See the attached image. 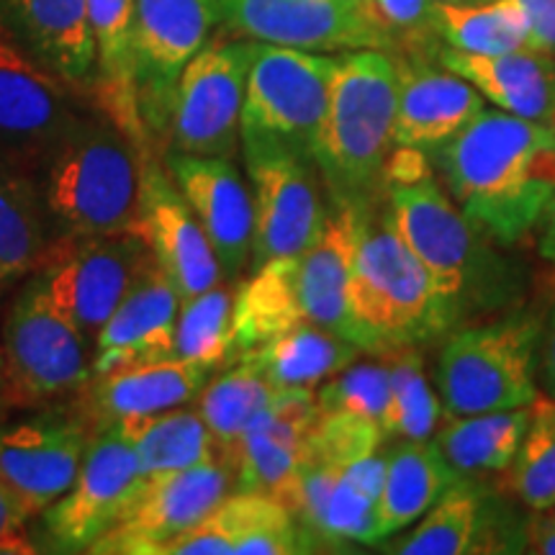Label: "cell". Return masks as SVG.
I'll list each match as a JSON object with an SVG mask.
<instances>
[{
	"label": "cell",
	"instance_id": "16",
	"mask_svg": "<svg viewBox=\"0 0 555 555\" xmlns=\"http://www.w3.org/2000/svg\"><path fill=\"white\" fill-rule=\"evenodd\" d=\"M232 37L304 52H391V41L371 9L347 0H221Z\"/></svg>",
	"mask_w": 555,
	"mask_h": 555
},
{
	"label": "cell",
	"instance_id": "22",
	"mask_svg": "<svg viewBox=\"0 0 555 555\" xmlns=\"http://www.w3.org/2000/svg\"><path fill=\"white\" fill-rule=\"evenodd\" d=\"M178 309L180 294L150 255L127 296L93 339L90 378L144 360L176 358L172 335Z\"/></svg>",
	"mask_w": 555,
	"mask_h": 555
},
{
	"label": "cell",
	"instance_id": "46",
	"mask_svg": "<svg viewBox=\"0 0 555 555\" xmlns=\"http://www.w3.org/2000/svg\"><path fill=\"white\" fill-rule=\"evenodd\" d=\"M525 545L530 553L555 555V519L538 517L525 525Z\"/></svg>",
	"mask_w": 555,
	"mask_h": 555
},
{
	"label": "cell",
	"instance_id": "17",
	"mask_svg": "<svg viewBox=\"0 0 555 555\" xmlns=\"http://www.w3.org/2000/svg\"><path fill=\"white\" fill-rule=\"evenodd\" d=\"M90 435L86 422L62 412L0 425V481L31 517L41 515L73 486Z\"/></svg>",
	"mask_w": 555,
	"mask_h": 555
},
{
	"label": "cell",
	"instance_id": "5",
	"mask_svg": "<svg viewBox=\"0 0 555 555\" xmlns=\"http://www.w3.org/2000/svg\"><path fill=\"white\" fill-rule=\"evenodd\" d=\"M352 343L386 358L409 345L446 335L425 266L386 217L367 219L350 275Z\"/></svg>",
	"mask_w": 555,
	"mask_h": 555
},
{
	"label": "cell",
	"instance_id": "23",
	"mask_svg": "<svg viewBox=\"0 0 555 555\" xmlns=\"http://www.w3.org/2000/svg\"><path fill=\"white\" fill-rule=\"evenodd\" d=\"M0 26L75 90H95L88 0H0Z\"/></svg>",
	"mask_w": 555,
	"mask_h": 555
},
{
	"label": "cell",
	"instance_id": "38",
	"mask_svg": "<svg viewBox=\"0 0 555 555\" xmlns=\"http://www.w3.org/2000/svg\"><path fill=\"white\" fill-rule=\"evenodd\" d=\"M234 294L217 283L204 294L180 301L172 356L219 367L232 358Z\"/></svg>",
	"mask_w": 555,
	"mask_h": 555
},
{
	"label": "cell",
	"instance_id": "15",
	"mask_svg": "<svg viewBox=\"0 0 555 555\" xmlns=\"http://www.w3.org/2000/svg\"><path fill=\"white\" fill-rule=\"evenodd\" d=\"M147 258V242L137 232L60 237L41 260V278L52 301L93 343Z\"/></svg>",
	"mask_w": 555,
	"mask_h": 555
},
{
	"label": "cell",
	"instance_id": "24",
	"mask_svg": "<svg viewBox=\"0 0 555 555\" xmlns=\"http://www.w3.org/2000/svg\"><path fill=\"white\" fill-rule=\"evenodd\" d=\"M397 57V54H393ZM399 99L393 142L397 147L433 152L486 111V99L466 78L433 62L397 57Z\"/></svg>",
	"mask_w": 555,
	"mask_h": 555
},
{
	"label": "cell",
	"instance_id": "35",
	"mask_svg": "<svg viewBox=\"0 0 555 555\" xmlns=\"http://www.w3.org/2000/svg\"><path fill=\"white\" fill-rule=\"evenodd\" d=\"M499 489L530 512L555 506V399L540 397L530 404V422L512 466L502 470Z\"/></svg>",
	"mask_w": 555,
	"mask_h": 555
},
{
	"label": "cell",
	"instance_id": "26",
	"mask_svg": "<svg viewBox=\"0 0 555 555\" xmlns=\"http://www.w3.org/2000/svg\"><path fill=\"white\" fill-rule=\"evenodd\" d=\"M437 60L506 114L555 121V57L551 54L527 47L502 54H466L442 47Z\"/></svg>",
	"mask_w": 555,
	"mask_h": 555
},
{
	"label": "cell",
	"instance_id": "29",
	"mask_svg": "<svg viewBox=\"0 0 555 555\" xmlns=\"http://www.w3.org/2000/svg\"><path fill=\"white\" fill-rule=\"evenodd\" d=\"M363 356L358 345L319 324H296L237 360L253 365L275 388H314Z\"/></svg>",
	"mask_w": 555,
	"mask_h": 555
},
{
	"label": "cell",
	"instance_id": "10",
	"mask_svg": "<svg viewBox=\"0 0 555 555\" xmlns=\"http://www.w3.org/2000/svg\"><path fill=\"white\" fill-rule=\"evenodd\" d=\"M253 39L219 31L180 75L172 101L170 152L234 159L242 150V106Z\"/></svg>",
	"mask_w": 555,
	"mask_h": 555
},
{
	"label": "cell",
	"instance_id": "31",
	"mask_svg": "<svg viewBox=\"0 0 555 555\" xmlns=\"http://www.w3.org/2000/svg\"><path fill=\"white\" fill-rule=\"evenodd\" d=\"M44 198L29 172L0 159V286L41 266L52 245Z\"/></svg>",
	"mask_w": 555,
	"mask_h": 555
},
{
	"label": "cell",
	"instance_id": "14",
	"mask_svg": "<svg viewBox=\"0 0 555 555\" xmlns=\"http://www.w3.org/2000/svg\"><path fill=\"white\" fill-rule=\"evenodd\" d=\"M232 486L234 470L221 455L191 468L144 476L121 517L88 553L157 555L172 538L204 522Z\"/></svg>",
	"mask_w": 555,
	"mask_h": 555
},
{
	"label": "cell",
	"instance_id": "30",
	"mask_svg": "<svg viewBox=\"0 0 555 555\" xmlns=\"http://www.w3.org/2000/svg\"><path fill=\"white\" fill-rule=\"evenodd\" d=\"M530 422V406L455 416L435 433L437 448L461 476L502 474L512 466Z\"/></svg>",
	"mask_w": 555,
	"mask_h": 555
},
{
	"label": "cell",
	"instance_id": "52",
	"mask_svg": "<svg viewBox=\"0 0 555 555\" xmlns=\"http://www.w3.org/2000/svg\"><path fill=\"white\" fill-rule=\"evenodd\" d=\"M553 124H555V121H553Z\"/></svg>",
	"mask_w": 555,
	"mask_h": 555
},
{
	"label": "cell",
	"instance_id": "49",
	"mask_svg": "<svg viewBox=\"0 0 555 555\" xmlns=\"http://www.w3.org/2000/svg\"><path fill=\"white\" fill-rule=\"evenodd\" d=\"M437 3H453V5H474V3H489V0H437Z\"/></svg>",
	"mask_w": 555,
	"mask_h": 555
},
{
	"label": "cell",
	"instance_id": "6",
	"mask_svg": "<svg viewBox=\"0 0 555 555\" xmlns=\"http://www.w3.org/2000/svg\"><path fill=\"white\" fill-rule=\"evenodd\" d=\"M543 322L530 311L448 332L437 352V391L446 420L530 406Z\"/></svg>",
	"mask_w": 555,
	"mask_h": 555
},
{
	"label": "cell",
	"instance_id": "44",
	"mask_svg": "<svg viewBox=\"0 0 555 555\" xmlns=\"http://www.w3.org/2000/svg\"><path fill=\"white\" fill-rule=\"evenodd\" d=\"M343 476L352 489H358L360 494H365L367 499H373V502H378L380 489H384V478H386V455L373 453L367 457H360V461L343 468Z\"/></svg>",
	"mask_w": 555,
	"mask_h": 555
},
{
	"label": "cell",
	"instance_id": "20",
	"mask_svg": "<svg viewBox=\"0 0 555 555\" xmlns=\"http://www.w3.org/2000/svg\"><path fill=\"white\" fill-rule=\"evenodd\" d=\"M319 414L311 388H278L232 450L234 489L281 499L309 453V429Z\"/></svg>",
	"mask_w": 555,
	"mask_h": 555
},
{
	"label": "cell",
	"instance_id": "37",
	"mask_svg": "<svg viewBox=\"0 0 555 555\" xmlns=\"http://www.w3.org/2000/svg\"><path fill=\"white\" fill-rule=\"evenodd\" d=\"M442 44L466 54H502L525 47V18L515 0L453 5L435 0Z\"/></svg>",
	"mask_w": 555,
	"mask_h": 555
},
{
	"label": "cell",
	"instance_id": "28",
	"mask_svg": "<svg viewBox=\"0 0 555 555\" xmlns=\"http://www.w3.org/2000/svg\"><path fill=\"white\" fill-rule=\"evenodd\" d=\"M88 21L95 47V93L103 114L147 144L134 99V69H131V26L134 0H88Z\"/></svg>",
	"mask_w": 555,
	"mask_h": 555
},
{
	"label": "cell",
	"instance_id": "3",
	"mask_svg": "<svg viewBox=\"0 0 555 555\" xmlns=\"http://www.w3.org/2000/svg\"><path fill=\"white\" fill-rule=\"evenodd\" d=\"M397 99L399 67L391 52L335 54L327 114L311 150L330 204L373 211L386 198V165L397 147Z\"/></svg>",
	"mask_w": 555,
	"mask_h": 555
},
{
	"label": "cell",
	"instance_id": "19",
	"mask_svg": "<svg viewBox=\"0 0 555 555\" xmlns=\"http://www.w3.org/2000/svg\"><path fill=\"white\" fill-rule=\"evenodd\" d=\"M165 168L204 227L224 278H240L253 255V191L234 159L170 152Z\"/></svg>",
	"mask_w": 555,
	"mask_h": 555
},
{
	"label": "cell",
	"instance_id": "50",
	"mask_svg": "<svg viewBox=\"0 0 555 555\" xmlns=\"http://www.w3.org/2000/svg\"><path fill=\"white\" fill-rule=\"evenodd\" d=\"M347 3L363 5V9H371V11H373V0H347ZM373 13H376V11H373Z\"/></svg>",
	"mask_w": 555,
	"mask_h": 555
},
{
	"label": "cell",
	"instance_id": "2",
	"mask_svg": "<svg viewBox=\"0 0 555 555\" xmlns=\"http://www.w3.org/2000/svg\"><path fill=\"white\" fill-rule=\"evenodd\" d=\"M384 201L388 224L433 281L446 335L470 319L515 307L525 286L522 270L457 208L433 168L420 178L388 183Z\"/></svg>",
	"mask_w": 555,
	"mask_h": 555
},
{
	"label": "cell",
	"instance_id": "43",
	"mask_svg": "<svg viewBox=\"0 0 555 555\" xmlns=\"http://www.w3.org/2000/svg\"><path fill=\"white\" fill-rule=\"evenodd\" d=\"M525 18V47L555 57V0H515Z\"/></svg>",
	"mask_w": 555,
	"mask_h": 555
},
{
	"label": "cell",
	"instance_id": "25",
	"mask_svg": "<svg viewBox=\"0 0 555 555\" xmlns=\"http://www.w3.org/2000/svg\"><path fill=\"white\" fill-rule=\"evenodd\" d=\"M217 367L183 358L131 363L86 380V412L95 425L168 412L198 399Z\"/></svg>",
	"mask_w": 555,
	"mask_h": 555
},
{
	"label": "cell",
	"instance_id": "13",
	"mask_svg": "<svg viewBox=\"0 0 555 555\" xmlns=\"http://www.w3.org/2000/svg\"><path fill=\"white\" fill-rule=\"evenodd\" d=\"M142 466L124 422L95 427L69 489L44 509V538L52 551L88 553L114 527L142 483Z\"/></svg>",
	"mask_w": 555,
	"mask_h": 555
},
{
	"label": "cell",
	"instance_id": "47",
	"mask_svg": "<svg viewBox=\"0 0 555 555\" xmlns=\"http://www.w3.org/2000/svg\"><path fill=\"white\" fill-rule=\"evenodd\" d=\"M540 258H543L545 262H551V266H555V196L551 204H547L543 219H540Z\"/></svg>",
	"mask_w": 555,
	"mask_h": 555
},
{
	"label": "cell",
	"instance_id": "12",
	"mask_svg": "<svg viewBox=\"0 0 555 555\" xmlns=\"http://www.w3.org/2000/svg\"><path fill=\"white\" fill-rule=\"evenodd\" d=\"M65 80L41 67L0 26V159L31 172L78 127L86 111Z\"/></svg>",
	"mask_w": 555,
	"mask_h": 555
},
{
	"label": "cell",
	"instance_id": "18",
	"mask_svg": "<svg viewBox=\"0 0 555 555\" xmlns=\"http://www.w3.org/2000/svg\"><path fill=\"white\" fill-rule=\"evenodd\" d=\"M139 234L150 255L170 278L180 301L193 298L221 283V266L204 227L193 214L168 168L147 159L142 176Z\"/></svg>",
	"mask_w": 555,
	"mask_h": 555
},
{
	"label": "cell",
	"instance_id": "1",
	"mask_svg": "<svg viewBox=\"0 0 555 555\" xmlns=\"http://www.w3.org/2000/svg\"><path fill=\"white\" fill-rule=\"evenodd\" d=\"M427 157L457 208L504 249L535 232L555 196V124L486 108Z\"/></svg>",
	"mask_w": 555,
	"mask_h": 555
},
{
	"label": "cell",
	"instance_id": "8",
	"mask_svg": "<svg viewBox=\"0 0 555 555\" xmlns=\"http://www.w3.org/2000/svg\"><path fill=\"white\" fill-rule=\"evenodd\" d=\"M242 152L255 211L249 266L301 255L322 237L330 217L314 157L260 137H242Z\"/></svg>",
	"mask_w": 555,
	"mask_h": 555
},
{
	"label": "cell",
	"instance_id": "9",
	"mask_svg": "<svg viewBox=\"0 0 555 555\" xmlns=\"http://www.w3.org/2000/svg\"><path fill=\"white\" fill-rule=\"evenodd\" d=\"M221 0H134L131 69L147 139L168 137L183 69L221 31Z\"/></svg>",
	"mask_w": 555,
	"mask_h": 555
},
{
	"label": "cell",
	"instance_id": "41",
	"mask_svg": "<svg viewBox=\"0 0 555 555\" xmlns=\"http://www.w3.org/2000/svg\"><path fill=\"white\" fill-rule=\"evenodd\" d=\"M373 11L391 41V54L420 62L440 54L435 0H373Z\"/></svg>",
	"mask_w": 555,
	"mask_h": 555
},
{
	"label": "cell",
	"instance_id": "4",
	"mask_svg": "<svg viewBox=\"0 0 555 555\" xmlns=\"http://www.w3.org/2000/svg\"><path fill=\"white\" fill-rule=\"evenodd\" d=\"M108 114L82 116L44 163L47 219L62 237L139 234L147 157Z\"/></svg>",
	"mask_w": 555,
	"mask_h": 555
},
{
	"label": "cell",
	"instance_id": "45",
	"mask_svg": "<svg viewBox=\"0 0 555 555\" xmlns=\"http://www.w3.org/2000/svg\"><path fill=\"white\" fill-rule=\"evenodd\" d=\"M540 380H543L545 397L555 399V307L547 317V324L540 335Z\"/></svg>",
	"mask_w": 555,
	"mask_h": 555
},
{
	"label": "cell",
	"instance_id": "11",
	"mask_svg": "<svg viewBox=\"0 0 555 555\" xmlns=\"http://www.w3.org/2000/svg\"><path fill=\"white\" fill-rule=\"evenodd\" d=\"M332 69L335 54L255 41L242 106V137L273 139L311 155L327 114Z\"/></svg>",
	"mask_w": 555,
	"mask_h": 555
},
{
	"label": "cell",
	"instance_id": "36",
	"mask_svg": "<svg viewBox=\"0 0 555 555\" xmlns=\"http://www.w3.org/2000/svg\"><path fill=\"white\" fill-rule=\"evenodd\" d=\"M391 378V399L384 422L393 440H433L440 425L442 404L429 386L422 345L399 347L384 358Z\"/></svg>",
	"mask_w": 555,
	"mask_h": 555
},
{
	"label": "cell",
	"instance_id": "27",
	"mask_svg": "<svg viewBox=\"0 0 555 555\" xmlns=\"http://www.w3.org/2000/svg\"><path fill=\"white\" fill-rule=\"evenodd\" d=\"M461 474L429 440H401L386 455L384 489L376 502L378 538L406 530L437 499L455 483Z\"/></svg>",
	"mask_w": 555,
	"mask_h": 555
},
{
	"label": "cell",
	"instance_id": "21",
	"mask_svg": "<svg viewBox=\"0 0 555 555\" xmlns=\"http://www.w3.org/2000/svg\"><path fill=\"white\" fill-rule=\"evenodd\" d=\"M311 547L291 509L273 494L234 491L204 522L172 538L157 555H291Z\"/></svg>",
	"mask_w": 555,
	"mask_h": 555
},
{
	"label": "cell",
	"instance_id": "7",
	"mask_svg": "<svg viewBox=\"0 0 555 555\" xmlns=\"http://www.w3.org/2000/svg\"><path fill=\"white\" fill-rule=\"evenodd\" d=\"M5 404H37L86 386L93 343L47 294L41 273L31 278L3 324Z\"/></svg>",
	"mask_w": 555,
	"mask_h": 555
},
{
	"label": "cell",
	"instance_id": "32",
	"mask_svg": "<svg viewBox=\"0 0 555 555\" xmlns=\"http://www.w3.org/2000/svg\"><path fill=\"white\" fill-rule=\"evenodd\" d=\"M489 496L483 486L466 476L448 486V491L425 512V519L404 543L393 545L399 555H466L483 553L489 525Z\"/></svg>",
	"mask_w": 555,
	"mask_h": 555
},
{
	"label": "cell",
	"instance_id": "51",
	"mask_svg": "<svg viewBox=\"0 0 555 555\" xmlns=\"http://www.w3.org/2000/svg\"><path fill=\"white\" fill-rule=\"evenodd\" d=\"M545 515H547V517H553V519H555V506H553V509H551V512H545Z\"/></svg>",
	"mask_w": 555,
	"mask_h": 555
},
{
	"label": "cell",
	"instance_id": "34",
	"mask_svg": "<svg viewBox=\"0 0 555 555\" xmlns=\"http://www.w3.org/2000/svg\"><path fill=\"white\" fill-rule=\"evenodd\" d=\"M278 388L260 376L245 360L208 380L198 393V414L214 435L219 455L229 463L234 446L273 401Z\"/></svg>",
	"mask_w": 555,
	"mask_h": 555
},
{
	"label": "cell",
	"instance_id": "39",
	"mask_svg": "<svg viewBox=\"0 0 555 555\" xmlns=\"http://www.w3.org/2000/svg\"><path fill=\"white\" fill-rule=\"evenodd\" d=\"M384 360V358H380ZM391 399V378L384 363H352L319 388V412H350L384 427Z\"/></svg>",
	"mask_w": 555,
	"mask_h": 555
},
{
	"label": "cell",
	"instance_id": "42",
	"mask_svg": "<svg viewBox=\"0 0 555 555\" xmlns=\"http://www.w3.org/2000/svg\"><path fill=\"white\" fill-rule=\"evenodd\" d=\"M31 512L13 491L0 481V555L5 553H34L37 547L26 538V522Z\"/></svg>",
	"mask_w": 555,
	"mask_h": 555
},
{
	"label": "cell",
	"instance_id": "40",
	"mask_svg": "<svg viewBox=\"0 0 555 555\" xmlns=\"http://www.w3.org/2000/svg\"><path fill=\"white\" fill-rule=\"evenodd\" d=\"M384 427L350 412H319L309 429V455L343 470L350 463L378 453Z\"/></svg>",
	"mask_w": 555,
	"mask_h": 555
},
{
	"label": "cell",
	"instance_id": "33",
	"mask_svg": "<svg viewBox=\"0 0 555 555\" xmlns=\"http://www.w3.org/2000/svg\"><path fill=\"white\" fill-rule=\"evenodd\" d=\"M127 425L144 476L198 466L219 455L214 435L201 420L198 409H168V412L121 420Z\"/></svg>",
	"mask_w": 555,
	"mask_h": 555
},
{
	"label": "cell",
	"instance_id": "48",
	"mask_svg": "<svg viewBox=\"0 0 555 555\" xmlns=\"http://www.w3.org/2000/svg\"><path fill=\"white\" fill-rule=\"evenodd\" d=\"M9 406L5 404V373H3V347H0V412Z\"/></svg>",
	"mask_w": 555,
	"mask_h": 555
}]
</instances>
